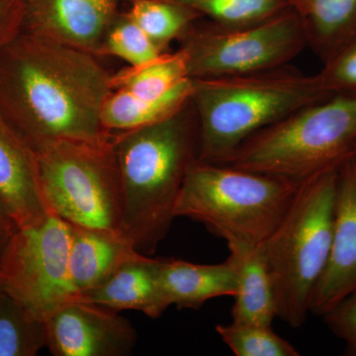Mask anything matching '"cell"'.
<instances>
[{
    "label": "cell",
    "instance_id": "3957f363",
    "mask_svg": "<svg viewBox=\"0 0 356 356\" xmlns=\"http://www.w3.org/2000/svg\"><path fill=\"white\" fill-rule=\"evenodd\" d=\"M197 159L221 165L248 138L306 105L331 97L317 76L284 67L243 76L191 79Z\"/></svg>",
    "mask_w": 356,
    "mask_h": 356
},
{
    "label": "cell",
    "instance_id": "484cf974",
    "mask_svg": "<svg viewBox=\"0 0 356 356\" xmlns=\"http://www.w3.org/2000/svg\"><path fill=\"white\" fill-rule=\"evenodd\" d=\"M316 76L327 95H356V38L325 62Z\"/></svg>",
    "mask_w": 356,
    "mask_h": 356
},
{
    "label": "cell",
    "instance_id": "44dd1931",
    "mask_svg": "<svg viewBox=\"0 0 356 356\" xmlns=\"http://www.w3.org/2000/svg\"><path fill=\"white\" fill-rule=\"evenodd\" d=\"M47 343L46 321L0 290V356H35Z\"/></svg>",
    "mask_w": 356,
    "mask_h": 356
},
{
    "label": "cell",
    "instance_id": "4fadbf2b",
    "mask_svg": "<svg viewBox=\"0 0 356 356\" xmlns=\"http://www.w3.org/2000/svg\"><path fill=\"white\" fill-rule=\"evenodd\" d=\"M0 200L17 229L36 226L51 214L42 193L36 152L1 109Z\"/></svg>",
    "mask_w": 356,
    "mask_h": 356
},
{
    "label": "cell",
    "instance_id": "83f0119b",
    "mask_svg": "<svg viewBox=\"0 0 356 356\" xmlns=\"http://www.w3.org/2000/svg\"><path fill=\"white\" fill-rule=\"evenodd\" d=\"M23 0H0V49L22 32Z\"/></svg>",
    "mask_w": 356,
    "mask_h": 356
},
{
    "label": "cell",
    "instance_id": "7402d4cb",
    "mask_svg": "<svg viewBox=\"0 0 356 356\" xmlns=\"http://www.w3.org/2000/svg\"><path fill=\"white\" fill-rule=\"evenodd\" d=\"M126 16L139 26L166 53L175 39H181L200 15L166 0H135Z\"/></svg>",
    "mask_w": 356,
    "mask_h": 356
},
{
    "label": "cell",
    "instance_id": "52a82bcc",
    "mask_svg": "<svg viewBox=\"0 0 356 356\" xmlns=\"http://www.w3.org/2000/svg\"><path fill=\"white\" fill-rule=\"evenodd\" d=\"M51 213L72 226L122 236L123 194L112 139L57 140L34 149Z\"/></svg>",
    "mask_w": 356,
    "mask_h": 356
},
{
    "label": "cell",
    "instance_id": "5bb4252c",
    "mask_svg": "<svg viewBox=\"0 0 356 356\" xmlns=\"http://www.w3.org/2000/svg\"><path fill=\"white\" fill-rule=\"evenodd\" d=\"M81 300L107 310H136L159 318L168 309L159 282V259L140 254L122 264L95 289Z\"/></svg>",
    "mask_w": 356,
    "mask_h": 356
},
{
    "label": "cell",
    "instance_id": "d4e9b609",
    "mask_svg": "<svg viewBox=\"0 0 356 356\" xmlns=\"http://www.w3.org/2000/svg\"><path fill=\"white\" fill-rule=\"evenodd\" d=\"M165 53L127 16L117 17L109 28L97 57L113 56L130 65L149 62Z\"/></svg>",
    "mask_w": 356,
    "mask_h": 356
},
{
    "label": "cell",
    "instance_id": "ac0fdd59",
    "mask_svg": "<svg viewBox=\"0 0 356 356\" xmlns=\"http://www.w3.org/2000/svg\"><path fill=\"white\" fill-rule=\"evenodd\" d=\"M192 92L191 79H185L156 99L139 97L121 89L112 90L105 98L100 112L102 127L109 133H120L165 121L191 102Z\"/></svg>",
    "mask_w": 356,
    "mask_h": 356
},
{
    "label": "cell",
    "instance_id": "603a6c76",
    "mask_svg": "<svg viewBox=\"0 0 356 356\" xmlns=\"http://www.w3.org/2000/svg\"><path fill=\"white\" fill-rule=\"evenodd\" d=\"M179 4L215 24L243 27L264 22L292 8L287 0H166Z\"/></svg>",
    "mask_w": 356,
    "mask_h": 356
},
{
    "label": "cell",
    "instance_id": "2e32d148",
    "mask_svg": "<svg viewBox=\"0 0 356 356\" xmlns=\"http://www.w3.org/2000/svg\"><path fill=\"white\" fill-rule=\"evenodd\" d=\"M228 261L235 268L236 293L232 308V322L271 325L277 317L273 280L261 245L238 241L227 242Z\"/></svg>",
    "mask_w": 356,
    "mask_h": 356
},
{
    "label": "cell",
    "instance_id": "4316f807",
    "mask_svg": "<svg viewBox=\"0 0 356 356\" xmlns=\"http://www.w3.org/2000/svg\"><path fill=\"white\" fill-rule=\"evenodd\" d=\"M327 327L346 344L348 355L356 356V291L323 316Z\"/></svg>",
    "mask_w": 356,
    "mask_h": 356
},
{
    "label": "cell",
    "instance_id": "f1b7e54d",
    "mask_svg": "<svg viewBox=\"0 0 356 356\" xmlns=\"http://www.w3.org/2000/svg\"><path fill=\"white\" fill-rule=\"evenodd\" d=\"M0 229H3V231L11 234L17 229L11 218L7 214V211L1 200H0Z\"/></svg>",
    "mask_w": 356,
    "mask_h": 356
},
{
    "label": "cell",
    "instance_id": "8fae6325",
    "mask_svg": "<svg viewBox=\"0 0 356 356\" xmlns=\"http://www.w3.org/2000/svg\"><path fill=\"white\" fill-rule=\"evenodd\" d=\"M22 32L97 57L113 24L117 0H23Z\"/></svg>",
    "mask_w": 356,
    "mask_h": 356
},
{
    "label": "cell",
    "instance_id": "d6986e66",
    "mask_svg": "<svg viewBox=\"0 0 356 356\" xmlns=\"http://www.w3.org/2000/svg\"><path fill=\"white\" fill-rule=\"evenodd\" d=\"M303 22L308 46L327 62L356 38V0H309Z\"/></svg>",
    "mask_w": 356,
    "mask_h": 356
},
{
    "label": "cell",
    "instance_id": "e0dca14e",
    "mask_svg": "<svg viewBox=\"0 0 356 356\" xmlns=\"http://www.w3.org/2000/svg\"><path fill=\"white\" fill-rule=\"evenodd\" d=\"M70 226V273L81 296L103 284L122 264L143 254L122 236Z\"/></svg>",
    "mask_w": 356,
    "mask_h": 356
},
{
    "label": "cell",
    "instance_id": "ffe728a7",
    "mask_svg": "<svg viewBox=\"0 0 356 356\" xmlns=\"http://www.w3.org/2000/svg\"><path fill=\"white\" fill-rule=\"evenodd\" d=\"M191 79L184 51L163 53L139 65H129L112 74L113 90L129 91L139 97L156 99L170 92L185 79Z\"/></svg>",
    "mask_w": 356,
    "mask_h": 356
},
{
    "label": "cell",
    "instance_id": "4dcf8cb0",
    "mask_svg": "<svg viewBox=\"0 0 356 356\" xmlns=\"http://www.w3.org/2000/svg\"><path fill=\"white\" fill-rule=\"evenodd\" d=\"M13 234L3 231V229H0V259H1L4 248L6 247V243L8 242L9 238H10Z\"/></svg>",
    "mask_w": 356,
    "mask_h": 356
},
{
    "label": "cell",
    "instance_id": "cb8c5ba5",
    "mask_svg": "<svg viewBox=\"0 0 356 356\" xmlns=\"http://www.w3.org/2000/svg\"><path fill=\"white\" fill-rule=\"evenodd\" d=\"M216 332L236 356L300 355L294 346L273 332L271 325L232 322L218 325Z\"/></svg>",
    "mask_w": 356,
    "mask_h": 356
},
{
    "label": "cell",
    "instance_id": "6da1fadb",
    "mask_svg": "<svg viewBox=\"0 0 356 356\" xmlns=\"http://www.w3.org/2000/svg\"><path fill=\"white\" fill-rule=\"evenodd\" d=\"M96 56L21 32L0 49V109L33 147L57 140L103 144L100 112L113 90Z\"/></svg>",
    "mask_w": 356,
    "mask_h": 356
},
{
    "label": "cell",
    "instance_id": "f546056e",
    "mask_svg": "<svg viewBox=\"0 0 356 356\" xmlns=\"http://www.w3.org/2000/svg\"><path fill=\"white\" fill-rule=\"evenodd\" d=\"M294 10L300 14L302 19H305L309 10V0H287Z\"/></svg>",
    "mask_w": 356,
    "mask_h": 356
},
{
    "label": "cell",
    "instance_id": "277c9868",
    "mask_svg": "<svg viewBox=\"0 0 356 356\" xmlns=\"http://www.w3.org/2000/svg\"><path fill=\"white\" fill-rule=\"evenodd\" d=\"M339 168L306 179L286 215L261 245L273 280L277 317L298 329L331 250Z\"/></svg>",
    "mask_w": 356,
    "mask_h": 356
},
{
    "label": "cell",
    "instance_id": "9c48e42d",
    "mask_svg": "<svg viewBox=\"0 0 356 356\" xmlns=\"http://www.w3.org/2000/svg\"><path fill=\"white\" fill-rule=\"evenodd\" d=\"M72 226L51 213L44 221L17 229L0 259V290L48 320L81 300L70 273Z\"/></svg>",
    "mask_w": 356,
    "mask_h": 356
},
{
    "label": "cell",
    "instance_id": "8992f818",
    "mask_svg": "<svg viewBox=\"0 0 356 356\" xmlns=\"http://www.w3.org/2000/svg\"><path fill=\"white\" fill-rule=\"evenodd\" d=\"M304 181L196 159L185 175L173 214L202 222L226 243L261 245L282 221Z\"/></svg>",
    "mask_w": 356,
    "mask_h": 356
},
{
    "label": "cell",
    "instance_id": "30bf717a",
    "mask_svg": "<svg viewBox=\"0 0 356 356\" xmlns=\"http://www.w3.org/2000/svg\"><path fill=\"white\" fill-rule=\"evenodd\" d=\"M46 325L47 348L55 356H125L137 341L128 320L83 300L55 312Z\"/></svg>",
    "mask_w": 356,
    "mask_h": 356
},
{
    "label": "cell",
    "instance_id": "7a4b0ae2",
    "mask_svg": "<svg viewBox=\"0 0 356 356\" xmlns=\"http://www.w3.org/2000/svg\"><path fill=\"white\" fill-rule=\"evenodd\" d=\"M189 103L165 121L112 133L123 194L122 236L151 255L175 219L185 175L197 159L198 121Z\"/></svg>",
    "mask_w": 356,
    "mask_h": 356
},
{
    "label": "cell",
    "instance_id": "9a60e30c",
    "mask_svg": "<svg viewBox=\"0 0 356 356\" xmlns=\"http://www.w3.org/2000/svg\"><path fill=\"white\" fill-rule=\"evenodd\" d=\"M159 282L165 305L199 309L219 297L236 293V275L231 262L196 264L177 259H159Z\"/></svg>",
    "mask_w": 356,
    "mask_h": 356
},
{
    "label": "cell",
    "instance_id": "1f68e13d",
    "mask_svg": "<svg viewBox=\"0 0 356 356\" xmlns=\"http://www.w3.org/2000/svg\"><path fill=\"white\" fill-rule=\"evenodd\" d=\"M353 158L356 159V143L355 146V151H353Z\"/></svg>",
    "mask_w": 356,
    "mask_h": 356
},
{
    "label": "cell",
    "instance_id": "5b68a950",
    "mask_svg": "<svg viewBox=\"0 0 356 356\" xmlns=\"http://www.w3.org/2000/svg\"><path fill=\"white\" fill-rule=\"evenodd\" d=\"M355 143L356 95H334L262 129L221 165L304 181L341 168Z\"/></svg>",
    "mask_w": 356,
    "mask_h": 356
},
{
    "label": "cell",
    "instance_id": "7c38bea8",
    "mask_svg": "<svg viewBox=\"0 0 356 356\" xmlns=\"http://www.w3.org/2000/svg\"><path fill=\"white\" fill-rule=\"evenodd\" d=\"M356 291V159L339 168L329 259L314 290L310 313L323 317Z\"/></svg>",
    "mask_w": 356,
    "mask_h": 356
},
{
    "label": "cell",
    "instance_id": "ba28073f",
    "mask_svg": "<svg viewBox=\"0 0 356 356\" xmlns=\"http://www.w3.org/2000/svg\"><path fill=\"white\" fill-rule=\"evenodd\" d=\"M191 79L243 76L287 65L308 46L303 19L293 8L243 27L213 24L182 37Z\"/></svg>",
    "mask_w": 356,
    "mask_h": 356
}]
</instances>
